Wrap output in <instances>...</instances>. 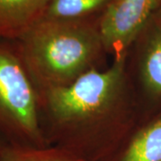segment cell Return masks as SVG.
<instances>
[{"mask_svg": "<svg viewBox=\"0 0 161 161\" xmlns=\"http://www.w3.org/2000/svg\"><path fill=\"white\" fill-rule=\"evenodd\" d=\"M107 161H161V111L141 121Z\"/></svg>", "mask_w": 161, "mask_h": 161, "instance_id": "cell-6", "label": "cell"}, {"mask_svg": "<svg viewBox=\"0 0 161 161\" xmlns=\"http://www.w3.org/2000/svg\"><path fill=\"white\" fill-rule=\"evenodd\" d=\"M157 14H161V3H160V6H159V9H158V12Z\"/></svg>", "mask_w": 161, "mask_h": 161, "instance_id": "cell-11", "label": "cell"}, {"mask_svg": "<svg viewBox=\"0 0 161 161\" xmlns=\"http://www.w3.org/2000/svg\"><path fill=\"white\" fill-rule=\"evenodd\" d=\"M161 0H110L98 27L107 54L128 53L139 35L158 12Z\"/></svg>", "mask_w": 161, "mask_h": 161, "instance_id": "cell-5", "label": "cell"}, {"mask_svg": "<svg viewBox=\"0 0 161 161\" xmlns=\"http://www.w3.org/2000/svg\"><path fill=\"white\" fill-rule=\"evenodd\" d=\"M6 144H7V143H6V142H5L3 140H1V139H0V153H1V151H2L3 148H4V146H5Z\"/></svg>", "mask_w": 161, "mask_h": 161, "instance_id": "cell-10", "label": "cell"}, {"mask_svg": "<svg viewBox=\"0 0 161 161\" xmlns=\"http://www.w3.org/2000/svg\"><path fill=\"white\" fill-rule=\"evenodd\" d=\"M127 68L142 120L161 111V15L145 26L127 53Z\"/></svg>", "mask_w": 161, "mask_h": 161, "instance_id": "cell-4", "label": "cell"}, {"mask_svg": "<svg viewBox=\"0 0 161 161\" xmlns=\"http://www.w3.org/2000/svg\"><path fill=\"white\" fill-rule=\"evenodd\" d=\"M0 139L20 147H49L40 115V93L15 41L0 40Z\"/></svg>", "mask_w": 161, "mask_h": 161, "instance_id": "cell-3", "label": "cell"}, {"mask_svg": "<svg viewBox=\"0 0 161 161\" xmlns=\"http://www.w3.org/2000/svg\"><path fill=\"white\" fill-rule=\"evenodd\" d=\"M48 146L84 161H107L142 121L127 54L69 86L40 92Z\"/></svg>", "mask_w": 161, "mask_h": 161, "instance_id": "cell-1", "label": "cell"}, {"mask_svg": "<svg viewBox=\"0 0 161 161\" xmlns=\"http://www.w3.org/2000/svg\"><path fill=\"white\" fill-rule=\"evenodd\" d=\"M159 15H161V14H159Z\"/></svg>", "mask_w": 161, "mask_h": 161, "instance_id": "cell-12", "label": "cell"}, {"mask_svg": "<svg viewBox=\"0 0 161 161\" xmlns=\"http://www.w3.org/2000/svg\"><path fill=\"white\" fill-rule=\"evenodd\" d=\"M0 161H84L57 147L30 148L6 144Z\"/></svg>", "mask_w": 161, "mask_h": 161, "instance_id": "cell-9", "label": "cell"}, {"mask_svg": "<svg viewBox=\"0 0 161 161\" xmlns=\"http://www.w3.org/2000/svg\"><path fill=\"white\" fill-rule=\"evenodd\" d=\"M49 0H0V40L16 41L43 19Z\"/></svg>", "mask_w": 161, "mask_h": 161, "instance_id": "cell-7", "label": "cell"}, {"mask_svg": "<svg viewBox=\"0 0 161 161\" xmlns=\"http://www.w3.org/2000/svg\"><path fill=\"white\" fill-rule=\"evenodd\" d=\"M98 23L42 19L15 41L39 93L69 86L108 65Z\"/></svg>", "mask_w": 161, "mask_h": 161, "instance_id": "cell-2", "label": "cell"}, {"mask_svg": "<svg viewBox=\"0 0 161 161\" xmlns=\"http://www.w3.org/2000/svg\"><path fill=\"white\" fill-rule=\"evenodd\" d=\"M110 0H49L43 19L99 22Z\"/></svg>", "mask_w": 161, "mask_h": 161, "instance_id": "cell-8", "label": "cell"}]
</instances>
